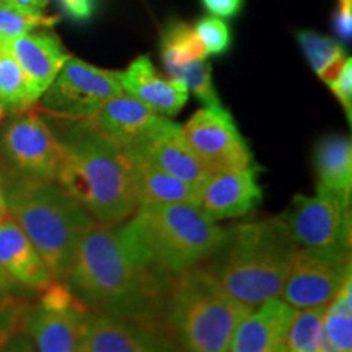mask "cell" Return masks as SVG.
I'll list each match as a JSON object with an SVG mask.
<instances>
[{"label": "cell", "mask_w": 352, "mask_h": 352, "mask_svg": "<svg viewBox=\"0 0 352 352\" xmlns=\"http://www.w3.org/2000/svg\"><path fill=\"white\" fill-rule=\"evenodd\" d=\"M170 279L126 223H94L78 243L64 283L94 314L155 321L165 310Z\"/></svg>", "instance_id": "6da1fadb"}, {"label": "cell", "mask_w": 352, "mask_h": 352, "mask_svg": "<svg viewBox=\"0 0 352 352\" xmlns=\"http://www.w3.org/2000/svg\"><path fill=\"white\" fill-rule=\"evenodd\" d=\"M56 120L59 124L52 132L64 152L57 183L95 223L118 226L124 222L138 209L124 151L88 120Z\"/></svg>", "instance_id": "7a4b0ae2"}, {"label": "cell", "mask_w": 352, "mask_h": 352, "mask_svg": "<svg viewBox=\"0 0 352 352\" xmlns=\"http://www.w3.org/2000/svg\"><path fill=\"white\" fill-rule=\"evenodd\" d=\"M297 250L284 217L246 222L228 228L208 267L226 292L254 308L280 297Z\"/></svg>", "instance_id": "3957f363"}, {"label": "cell", "mask_w": 352, "mask_h": 352, "mask_svg": "<svg viewBox=\"0 0 352 352\" xmlns=\"http://www.w3.org/2000/svg\"><path fill=\"white\" fill-rule=\"evenodd\" d=\"M8 215L15 220L50 267L56 280H65L83 235L94 219L56 182L0 175Z\"/></svg>", "instance_id": "277c9868"}, {"label": "cell", "mask_w": 352, "mask_h": 352, "mask_svg": "<svg viewBox=\"0 0 352 352\" xmlns=\"http://www.w3.org/2000/svg\"><path fill=\"white\" fill-rule=\"evenodd\" d=\"M252 310L226 292L208 266L199 264L173 277L164 311L183 352H230L233 333Z\"/></svg>", "instance_id": "5b68a950"}, {"label": "cell", "mask_w": 352, "mask_h": 352, "mask_svg": "<svg viewBox=\"0 0 352 352\" xmlns=\"http://www.w3.org/2000/svg\"><path fill=\"white\" fill-rule=\"evenodd\" d=\"M155 266L175 277L212 258L227 228L214 222L197 204L140 206L126 223Z\"/></svg>", "instance_id": "8992f818"}, {"label": "cell", "mask_w": 352, "mask_h": 352, "mask_svg": "<svg viewBox=\"0 0 352 352\" xmlns=\"http://www.w3.org/2000/svg\"><path fill=\"white\" fill-rule=\"evenodd\" d=\"M0 158L8 173L57 183L64 152L50 124L32 108L0 131Z\"/></svg>", "instance_id": "52a82bcc"}, {"label": "cell", "mask_w": 352, "mask_h": 352, "mask_svg": "<svg viewBox=\"0 0 352 352\" xmlns=\"http://www.w3.org/2000/svg\"><path fill=\"white\" fill-rule=\"evenodd\" d=\"M300 250L351 256V204L316 189L315 196H294L284 215Z\"/></svg>", "instance_id": "ba28073f"}, {"label": "cell", "mask_w": 352, "mask_h": 352, "mask_svg": "<svg viewBox=\"0 0 352 352\" xmlns=\"http://www.w3.org/2000/svg\"><path fill=\"white\" fill-rule=\"evenodd\" d=\"M30 308L25 331L34 352H85V327L90 310L69 285L54 280Z\"/></svg>", "instance_id": "9c48e42d"}, {"label": "cell", "mask_w": 352, "mask_h": 352, "mask_svg": "<svg viewBox=\"0 0 352 352\" xmlns=\"http://www.w3.org/2000/svg\"><path fill=\"white\" fill-rule=\"evenodd\" d=\"M121 94L118 72L70 57L41 95V108L52 118L88 120L107 101Z\"/></svg>", "instance_id": "30bf717a"}, {"label": "cell", "mask_w": 352, "mask_h": 352, "mask_svg": "<svg viewBox=\"0 0 352 352\" xmlns=\"http://www.w3.org/2000/svg\"><path fill=\"white\" fill-rule=\"evenodd\" d=\"M186 140L208 175L253 165V153L223 107L202 108L182 127Z\"/></svg>", "instance_id": "8fae6325"}, {"label": "cell", "mask_w": 352, "mask_h": 352, "mask_svg": "<svg viewBox=\"0 0 352 352\" xmlns=\"http://www.w3.org/2000/svg\"><path fill=\"white\" fill-rule=\"evenodd\" d=\"M349 277L351 256L298 248L279 298L294 310L327 307Z\"/></svg>", "instance_id": "7c38bea8"}, {"label": "cell", "mask_w": 352, "mask_h": 352, "mask_svg": "<svg viewBox=\"0 0 352 352\" xmlns=\"http://www.w3.org/2000/svg\"><path fill=\"white\" fill-rule=\"evenodd\" d=\"M124 153L129 162L151 165L191 184L201 186L209 176L183 139L182 127L170 118L160 116L152 131L139 142L124 148Z\"/></svg>", "instance_id": "4fadbf2b"}, {"label": "cell", "mask_w": 352, "mask_h": 352, "mask_svg": "<svg viewBox=\"0 0 352 352\" xmlns=\"http://www.w3.org/2000/svg\"><path fill=\"white\" fill-rule=\"evenodd\" d=\"M85 352H176L155 321L94 314L87 316Z\"/></svg>", "instance_id": "5bb4252c"}, {"label": "cell", "mask_w": 352, "mask_h": 352, "mask_svg": "<svg viewBox=\"0 0 352 352\" xmlns=\"http://www.w3.org/2000/svg\"><path fill=\"white\" fill-rule=\"evenodd\" d=\"M263 199L254 166L223 170L209 175L199 188L197 206L214 222L243 217Z\"/></svg>", "instance_id": "9a60e30c"}, {"label": "cell", "mask_w": 352, "mask_h": 352, "mask_svg": "<svg viewBox=\"0 0 352 352\" xmlns=\"http://www.w3.org/2000/svg\"><path fill=\"white\" fill-rule=\"evenodd\" d=\"M294 314L296 310L280 298L254 307L233 333L230 352H287Z\"/></svg>", "instance_id": "2e32d148"}, {"label": "cell", "mask_w": 352, "mask_h": 352, "mask_svg": "<svg viewBox=\"0 0 352 352\" xmlns=\"http://www.w3.org/2000/svg\"><path fill=\"white\" fill-rule=\"evenodd\" d=\"M6 44L23 70L36 101L50 88L63 65L72 57L65 52L56 34L46 32L23 34Z\"/></svg>", "instance_id": "e0dca14e"}, {"label": "cell", "mask_w": 352, "mask_h": 352, "mask_svg": "<svg viewBox=\"0 0 352 352\" xmlns=\"http://www.w3.org/2000/svg\"><path fill=\"white\" fill-rule=\"evenodd\" d=\"M122 90L132 98L142 101L158 116L171 118L186 104L189 91L179 80H166L157 74L152 60L140 56L124 72H118Z\"/></svg>", "instance_id": "ac0fdd59"}, {"label": "cell", "mask_w": 352, "mask_h": 352, "mask_svg": "<svg viewBox=\"0 0 352 352\" xmlns=\"http://www.w3.org/2000/svg\"><path fill=\"white\" fill-rule=\"evenodd\" d=\"M0 266L16 284L38 292L56 280L41 254L10 215L0 220Z\"/></svg>", "instance_id": "d6986e66"}, {"label": "cell", "mask_w": 352, "mask_h": 352, "mask_svg": "<svg viewBox=\"0 0 352 352\" xmlns=\"http://www.w3.org/2000/svg\"><path fill=\"white\" fill-rule=\"evenodd\" d=\"M160 116L129 95H118L101 107L88 121L124 151L144 139Z\"/></svg>", "instance_id": "ffe728a7"}, {"label": "cell", "mask_w": 352, "mask_h": 352, "mask_svg": "<svg viewBox=\"0 0 352 352\" xmlns=\"http://www.w3.org/2000/svg\"><path fill=\"white\" fill-rule=\"evenodd\" d=\"M316 189L329 192L351 204L352 145L349 138L329 134L318 140L314 152Z\"/></svg>", "instance_id": "44dd1931"}, {"label": "cell", "mask_w": 352, "mask_h": 352, "mask_svg": "<svg viewBox=\"0 0 352 352\" xmlns=\"http://www.w3.org/2000/svg\"><path fill=\"white\" fill-rule=\"evenodd\" d=\"M131 182L138 208L151 204L199 202V184H191L173 175L153 168L140 162H129Z\"/></svg>", "instance_id": "7402d4cb"}, {"label": "cell", "mask_w": 352, "mask_h": 352, "mask_svg": "<svg viewBox=\"0 0 352 352\" xmlns=\"http://www.w3.org/2000/svg\"><path fill=\"white\" fill-rule=\"evenodd\" d=\"M36 104L23 70L6 43L0 41V107L16 116Z\"/></svg>", "instance_id": "603a6c76"}, {"label": "cell", "mask_w": 352, "mask_h": 352, "mask_svg": "<svg viewBox=\"0 0 352 352\" xmlns=\"http://www.w3.org/2000/svg\"><path fill=\"white\" fill-rule=\"evenodd\" d=\"M297 41L316 76L327 85L333 82L347 59L344 47L334 39L316 33L314 30H300L297 33Z\"/></svg>", "instance_id": "cb8c5ba5"}, {"label": "cell", "mask_w": 352, "mask_h": 352, "mask_svg": "<svg viewBox=\"0 0 352 352\" xmlns=\"http://www.w3.org/2000/svg\"><path fill=\"white\" fill-rule=\"evenodd\" d=\"M208 52L197 38L195 28L182 20H171L162 32V59L165 69L206 60Z\"/></svg>", "instance_id": "d4e9b609"}, {"label": "cell", "mask_w": 352, "mask_h": 352, "mask_svg": "<svg viewBox=\"0 0 352 352\" xmlns=\"http://www.w3.org/2000/svg\"><path fill=\"white\" fill-rule=\"evenodd\" d=\"M323 329L334 352H352V277L324 308Z\"/></svg>", "instance_id": "484cf974"}, {"label": "cell", "mask_w": 352, "mask_h": 352, "mask_svg": "<svg viewBox=\"0 0 352 352\" xmlns=\"http://www.w3.org/2000/svg\"><path fill=\"white\" fill-rule=\"evenodd\" d=\"M324 308L296 310L287 333V352H323Z\"/></svg>", "instance_id": "4316f807"}, {"label": "cell", "mask_w": 352, "mask_h": 352, "mask_svg": "<svg viewBox=\"0 0 352 352\" xmlns=\"http://www.w3.org/2000/svg\"><path fill=\"white\" fill-rule=\"evenodd\" d=\"M59 16L46 15L44 12L26 10L15 3L0 0V41L8 43L23 36L39 26H52Z\"/></svg>", "instance_id": "83f0119b"}, {"label": "cell", "mask_w": 352, "mask_h": 352, "mask_svg": "<svg viewBox=\"0 0 352 352\" xmlns=\"http://www.w3.org/2000/svg\"><path fill=\"white\" fill-rule=\"evenodd\" d=\"M166 72L173 80L182 82L188 88V91H192L208 108L222 107L217 91L214 88L212 72H210L208 60L175 65V67L166 69Z\"/></svg>", "instance_id": "f1b7e54d"}, {"label": "cell", "mask_w": 352, "mask_h": 352, "mask_svg": "<svg viewBox=\"0 0 352 352\" xmlns=\"http://www.w3.org/2000/svg\"><path fill=\"white\" fill-rule=\"evenodd\" d=\"M30 308V302L12 294V290H0V352L25 331Z\"/></svg>", "instance_id": "f546056e"}, {"label": "cell", "mask_w": 352, "mask_h": 352, "mask_svg": "<svg viewBox=\"0 0 352 352\" xmlns=\"http://www.w3.org/2000/svg\"><path fill=\"white\" fill-rule=\"evenodd\" d=\"M195 32L197 38L201 39L202 46H204L208 54L220 56L230 47V28H228L222 19H217V16H204V19L197 20Z\"/></svg>", "instance_id": "4dcf8cb0"}, {"label": "cell", "mask_w": 352, "mask_h": 352, "mask_svg": "<svg viewBox=\"0 0 352 352\" xmlns=\"http://www.w3.org/2000/svg\"><path fill=\"white\" fill-rule=\"evenodd\" d=\"M328 87L331 88L333 95L340 100V103L344 108L347 121L351 122L352 120V60L351 57H347L344 65H342L341 72L338 74V77L333 82L328 83Z\"/></svg>", "instance_id": "1f68e13d"}, {"label": "cell", "mask_w": 352, "mask_h": 352, "mask_svg": "<svg viewBox=\"0 0 352 352\" xmlns=\"http://www.w3.org/2000/svg\"><path fill=\"white\" fill-rule=\"evenodd\" d=\"M57 2L65 15L77 23L90 20L96 7V0H57Z\"/></svg>", "instance_id": "d6a6232c"}, {"label": "cell", "mask_w": 352, "mask_h": 352, "mask_svg": "<svg viewBox=\"0 0 352 352\" xmlns=\"http://www.w3.org/2000/svg\"><path fill=\"white\" fill-rule=\"evenodd\" d=\"M334 32L342 41H351L352 34V0H340L336 15H334Z\"/></svg>", "instance_id": "836d02e7"}, {"label": "cell", "mask_w": 352, "mask_h": 352, "mask_svg": "<svg viewBox=\"0 0 352 352\" xmlns=\"http://www.w3.org/2000/svg\"><path fill=\"white\" fill-rule=\"evenodd\" d=\"M202 6L212 16L230 19L243 8L245 0H201Z\"/></svg>", "instance_id": "e575fe53"}, {"label": "cell", "mask_w": 352, "mask_h": 352, "mask_svg": "<svg viewBox=\"0 0 352 352\" xmlns=\"http://www.w3.org/2000/svg\"><path fill=\"white\" fill-rule=\"evenodd\" d=\"M2 352H34V349L28 338L23 336V334H19Z\"/></svg>", "instance_id": "d590c367"}, {"label": "cell", "mask_w": 352, "mask_h": 352, "mask_svg": "<svg viewBox=\"0 0 352 352\" xmlns=\"http://www.w3.org/2000/svg\"><path fill=\"white\" fill-rule=\"evenodd\" d=\"M7 2L33 12H44V8L47 7V0H7Z\"/></svg>", "instance_id": "8d00e7d4"}, {"label": "cell", "mask_w": 352, "mask_h": 352, "mask_svg": "<svg viewBox=\"0 0 352 352\" xmlns=\"http://www.w3.org/2000/svg\"><path fill=\"white\" fill-rule=\"evenodd\" d=\"M15 284H16L15 280H13L12 277L7 274L6 270L0 266V290H12L15 287Z\"/></svg>", "instance_id": "74e56055"}, {"label": "cell", "mask_w": 352, "mask_h": 352, "mask_svg": "<svg viewBox=\"0 0 352 352\" xmlns=\"http://www.w3.org/2000/svg\"><path fill=\"white\" fill-rule=\"evenodd\" d=\"M8 215V209H7V202H6V196H3V189L2 184H0V220H3Z\"/></svg>", "instance_id": "f35d334b"}, {"label": "cell", "mask_w": 352, "mask_h": 352, "mask_svg": "<svg viewBox=\"0 0 352 352\" xmlns=\"http://www.w3.org/2000/svg\"><path fill=\"white\" fill-rule=\"evenodd\" d=\"M3 114H6V111H3V108L0 107V122H2V120H3Z\"/></svg>", "instance_id": "ab89813d"}]
</instances>
